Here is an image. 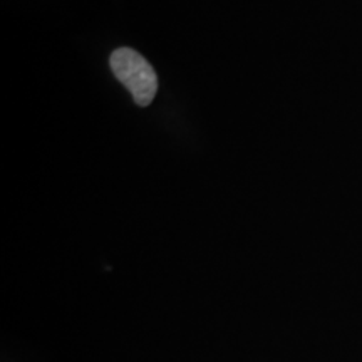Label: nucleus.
<instances>
[{"mask_svg": "<svg viewBox=\"0 0 362 362\" xmlns=\"http://www.w3.org/2000/svg\"><path fill=\"white\" fill-rule=\"evenodd\" d=\"M111 69L126 89L129 90L138 106H148L156 96L158 78L151 64L129 47H121L112 52Z\"/></svg>", "mask_w": 362, "mask_h": 362, "instance_id": "1", "label": "nucleus"}]
</instances>
